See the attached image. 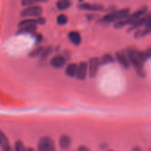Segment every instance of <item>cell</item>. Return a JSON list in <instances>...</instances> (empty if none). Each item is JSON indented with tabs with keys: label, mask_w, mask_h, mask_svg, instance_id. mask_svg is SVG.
Returning a JSON list of instances; mask_svg holds the SVG:
<instances>
[{
	"label": "cell",
	"mask_w": 151,
	"mask_h": 151,
	"mask_svg": "<svg viewBox=\"0 0 151 151\" xmlns=\"http://www.w3.org/2000/svg\"><path fill=\"white\" fill-rule=\"evenodd\" d=\"M128 57L131 64L134 66L137 73L140 78H145V72L144 70V63L150 58L147 52L139 51L136 49L129 48L126 51Z\"/></svg>",
	"instance_id": "cell-1"
},
{
	"label": "cell",
	"mask_w": 151,
	"mask_h": 151,
	"mask_svg": "<svg viewBox=\"0 0 151 151\" xmlns=\"http://www.w3.org/2000/svg\"><path fill=\"white\" fill-rule=\"evenodd\" d=\"M147 11H148V7L146 5L142 6V7H140L136 12L130 14L125 19L115 22L114 24V27L115 29H121V28L124 27L126 25H131V24L136 22L137 19H140L143 16H145L146 13H147Z\"/></svg>",
	"instance_id": "cell-2"
},
{
	"label": "cell",
	"mask_w": 151,
	"mask_h": 151,
	"mask_svg": "<svg viewBox=\"0 0 151 151\" xmlns=\"http://www.w3.org/2000/svg\"><path fill=\"white\" fill-rule=\"evenodd\" d=\"M130 15L129 8H123L119 10H114L106 14L100 19V22L103 23H111L125 19Z\"/></svg>",
	"instance_id": "cell-3"
},
{
	"label": "cell",
	"mask_w": 151,
	"mask_h": 151,
	"mask_svg": "<svg viewBox=\"0 0 151 151\" xmlns=\"http://www.w3.org/2000/svg\"><path fill=\"white\" fill-rule=\"evenodd\" d=\"M42 7L38 5L28 6L21 11L20 16L23 18H38L42 14Z\"/></svg>",
	"instance_id": "cell-4"
},
{
	"label": "cell",
	"mask_w": 151,
	"mask_h": 151,
	"mask_svg": "<svg viewBox=\"0 0 151 151\" xmlns=\"http://www.w3.org/2000/svg\"><path fill=\"white\" fill-rule=\"evenodd\" d=\"M38 150L40 151L55 150V145L51 138L48 137H41L38 143Z\"/></svg>",
	"instance_id": "cell-5"
},
{
	"label": "cell",
	"mask_w": 151,
	"mask_h": 151,
	"mask_svg": "<svg viewBox=\"0 0 151 151\" xmlns=\"http://www.w3.org/2000/svg\"><path fill=\"white\" fill-rule=\"evenodd\" d=\"M100 66H101L100 58L97 57L90 58L89 61H88V75H89L90 78H95Z\"/></svg>",
	"instance_id": "cell-6"
},
{
	"label": "cell",
	"mask_w": 151,
	"mask_h": 151,
	"mask_svg": "<svg viewBox=\"0 0 151 151\" xmlns=\"http://www.w3.org/2000/svg\"><path fill=\"white\" fill-rule=\"evenodd\" d=\"M88 72V63L86 62H81L78 64V72H77L76 78L80 81H84L87 76Z\"/></svg>",
	"instance_id": "cell-7"
},
{
	"label": "cell",
	"mask_w": 151,
	"mask_h": 151,
	"mask_svg": "<svg viewBox=\"0 0 151 151\" xmlns=\"http://www.w3.org/2000/svg\"><path fill=\"white\" fill-rule=\"evenodd\" d=\"M80 10H87V11H103L104 7L102 4H90V3H81L78 5Z\"/></svg>",
	"instance_id": "cell-8"
},
{
	"label": "cell",
	"mask_w": 151,
	"mask_h": 151,
	"mask_svg": "<svg viewBox=\"0 0 151 151\" xmlns=\"http://www.w3.org/2000/svg\"><path fill=\"white\" fill-rule=\"evenodd\" d=\"M116 58L117 59L119 64L125 69H128L130 67V65L131 64L130 62L129 58L128 57L127 52L125 53L124 52H117L116 53Z\"/></svg>",
	"instance_id": "cell-9"
},
{
	"label": "cell",
	"mask_w": 151,
	"mask_h": 151,
	"mask_svg": "<svg viewBox=\"0 0 151 151\" xmlns=\"http://www.w3.org/2000/svg\"><path fill=\"white\" fill-rule=\"evenodd\" d=\"M66 64V58L60 55L53 57L50 61V65L55 69H61Z\"/></svg>",
	"instance_id": "cell-10"
},
{
	"label": "cell",
	"mask_w": 151,
	"mask_h": 151,
	"mask_svg": "<svg viewBox=\"0 0 151 151\" xmlns=\"http://www.w3.org/2000/svg\"><path fill=\"white\" fill-rule=\"evenodd\" d=\"M149 18V13H146L145 16H143L142 17H141L140 19H137L136 22H134V23L131 24L130 25V27L128 29V32H131L133 30H135L136 29H138V28L141 27L143 25H145V24L147 23V19Z\"/></svg>",
	"instance_id": "cell-11"
},
{
	"label": "cell",
	"mask_w": 151,
	"mask_h": 151,
	"mask_svg": "<svg viewBox=\"0 0 151 151\" xmlns=\"http://www.w3.org/2000/svg\"><path fill=\"white\" fill-rule=\"evenodd\" d=\"M46 23V19L44 17L39 16L37 19H26L21 21L18 24L19 27L22 26H24L27 24H44Z\"/></svg>",
	"instance_id": "cell-12"
},
{
	"label": "cell",
	"mask_w": 151,
	"mask_h": 151,
	"mask_svg": "<svg viewBox=\"0 0 151 151\" xmlns=\"http://www.w3.org/2000/svg\"><path fill=\"white\" fill-rule=\"evenodd\" d=\"M37 29V26L35 24H30L22 26L19 27L18 31L16 32V35H21V34H32L35 32Z\"/></svg>",
	"instance_id": "cell-13"
},
{
	"label": "cell",
	"mask_w": 151,
	"mask_h": 151,
	"mask_svg": "<svg viewBox=\"0 0 151 151\" xmlns=\"http://www.w3.org/2000/svg\"><path fill=\"white\" fill-rule=\"evenodd\" d=\"M71 145H72V139L69 136L63 134L59 139V145H60V148L63 150L69 149Z\"/></svg>",
	"instance_id": "cell-14"
},
{
	"label": "cell",
	"mask_w": 151,
	"mask_h": 151,
	"mask_svg": "<svg viewBox=\"0 0 151 151\" xmlns=\"http://www.w3.org/2000/svg\"><path fill=\"white\" fill-rule=\"evenodd\" d=\"M68 37H69V39L74 45L78 46L81 44V36L80 35V33L77 31H71V32H69V35H68Z\"/></svg>",
	"instance_id": "cell-15"
},
{
	"label": "cell",
	"mask_w": 151,
	"mask_h": 151,
	"mask_svg": "<svg viewBox=\"0 0 151 151\" xmlns=\"http://www.w3.org/2000/svg\"><path fill=\"white\" fill-rule=\"evenodd\" d=\"M78 65H77L76 63H69L66 68V70H65V73L67 75L68 77H70V78H74V77H76L77 72H78Z\"/></svg>",
	"instance_id": "cell-16"
},
{
	"label": "cell",
	"mask_w": 151,
	"mask_h": 151,
	"mask_svg": "<svg viewBox=\"0 0 151 151\" xmlns=\"http://www.w3.org/2000/svg\"><path fill=\"white\" fill-rule=\"evenodd\" d=\"M72 5V1L71 0H58L56 3V7L59 10H65Z\"/></svg>",
	"instance_id": "cell-17"
},
{
	"label": "cell",
	"mask_w": 151,
	"mask_h": 151,
	"mask_svg": "<svg viewBox=\"0 0 151 151\" xmlns=\"http://www.w3.org/2000/svg\"><path fill=\"white\" fill-rule=\"evenodd\" d=\"M0 144H1V149L4 151L11 150V147L9 145L8 140L2 132L0 133Z\"/></svg>",
	"instance_id": "cell-18"
},
{
	"label": "cell",
	"mask_w": 151,
	"mask_h": 151,
	"mask_svg": "<svg viewBox=\"0 0 151 151\" xmlns=\"http://www.w3.org/2000/svg\"><path fill=\"white\" fill-rule=\"evenodd\" d=\"M151 33V28H147L145 27V29H139V30L136 31L135 33H134V38H141L142 37L146 36L147 35Z\"/></svg>",
	"instance_id": "cell-19"
},
{
	"label": "cell",
	"mask_w": 151,
	"mask_h": 151,
	"mask_svg": "<svg viewBox=\"0 0 151 151\" xmlns=\"http://www.w3.org/2000/svg\"><path fill=\"white\" fill-rule=\"evenodd\" d=\"M114 61V58L110 54H105L104 55L100 58V63H101V65L110 64V63H113Z\"/></svg>",
	"instance_id": "cell-20"
},
{
	"label": "cell",
	"mask_w": 151,
	"mask_h": 151,
	"mask_svg": "<svg viewBox=\"0 0 151 151\" xmlns=\"http://www.w3.org/2000/svg\"><path fill=\"white\" fill-rule=\"evenodd\" d=\"M52 51H53L52 47H50V46H48V47H44L42 53H41V55H40V58H41V60H46V59L47 58V57H48L50 55H51V53L52 52Z\"/></svg>",
	"instance_id": "cell-21"
},
{
	"label": "cell",
	"mask_w": 151,
	"mask_h": 151,
	"mask_svg": "<svg viewBox=\"0 0 151 151\" xmlns=\"http://www.w3.org/2000/svg\"><path fill=\"white\" fill-rule=\"evenodd\" d=\"M44 49V47H43L42 46H38V47H37L36 48L32 50V51L29 52V56L30 58H35L37 57V56H40L41 53H42Z\"/></svg>",
	"instance_id": "cell-22"
},
{
	"label": "cell",
	"mask_w": 151,
	"mask_h": 151,
	"mask_svg": "<svg viewBox=\"0 0 151 151\" xmlns=\"http://www.w3.org/2000/svg\"><path fill=\"white\" fill-rule=\"evenodd\" d=\"M48 0H22V5L24 7H28V6L34 5L36 3L39 2H46Z\"/></svg>",
	"instance_id": "cell-23"
},
{
	"label": "cell",
	"mask_w": 151,
	"mask_h": 151,
	"mask_svg": "<svg viewBox=\"0 0 151 151\" xmlns=\"http://www.w3.org/2000/svg\"><path fill=\"white\" fill-rule=\"evenodd\" d=\"M68 22V18L65 14H60L57 17V23L59 25H65Z\"/></svg>",
	"instance_id": "cell-24"
},
{
	"label": "cell",
	"mask_w": 151,
	"mask_h": 151,
	"mask_svg": "<svg viewBox=\"0 0 151 151\" xmlns=\"http://www.w3.org/2000/svg\"><path fill=\"white\" fill-rule=\"evenodd\" d=\"M15 150L17 151H24L26 150V149H25L23 142L20 140H18L15 143Z\"/></svg>",
	"instance_id": "cell-25"
},
{
	"label": "cell",
	"mask_w": 151,
	"mask_h": 151,
	"mask_svg": "<svg viewBox=\"0 0 151 151\" xmlns=\"http://www.w3.org/2000/svg\"><path fill=\"white\" fill-rule=\"evenodd\" d=\"M31 35L35 38V43L37 44H39L42 42L43 41V35L40 33H37L36 32H34L33 33H32Z\"/></svg>",
	"instance_id": "cell-26"
},
{
	"label": "cell",
	"mask_w": 151,
	"mask_h": 151,
	"mask_svg": "<svg viewBox=\"0 0 151 151\" xmlns=\"http://www.w3.org/2000/svg\"><path fill=\"white\" fill-rule=\"evenodd\" d=\"M145 27L147 28H151V12L149 13V18L148 19H147V23L145 24Z\"/></svg>",
	"instance_id": "cell-27"
},
{
	"label": "cell",
	"mask_w": 151,
	"mask_h": 151,
	"mask_svg": "<svg viewBox=\"0 0 151 151\" xmlns=\"http://www.w3.org/2000/svg\"><path fill=\"white\" fill-rule=\"evenodd\" d=\"M78 150H80V151H88V150H89V149H88V147H85V146H81L80 147H78Z\"/></svg>",
	"instance_id": "cell-28"
},
{
	"label": "cell",
	"mask_w": 151,
	"mask_h": 151,
	"mask_svg": "<svg viewBox=\"0 0 151 151\" xmlns=\"http://www.w3.org/2000/svg\"><path fill=\"white\" fill-rule=\"evenodd\" d=\"M93 18H94V15H87V19H88V20H91Z\"/></svg>",
	"instance_id": "cell-29"
},
{
	"label": "cell",
	"mask_w": 151,
	"mask_h": 151,
	"mask_svg": "<svg viewBox=\"0 0 151 151\" xmlns=\"http://www.w3.org/2000/svg\"><path fill=\"white\" fill-rule=\"evenodd\" d=\"M142 150V149L140 148V147H138L133 148V150Z\"/></svg>",
	"instance_id": "cell-30"
},
{
	"label": "cell",
	"mask_w": 151,
	"mask_h": 151,
	"mask_svg": "<svg viewBox=\"0 0 151 151\" xmlns=\"http://www.w3.org/2000/svg\"><path fill=\"white\" fill-rule=\"evenodd\" d=\"M78 1H83L84 0H78Z\"/></svg>",
	"instance_id": "cell-31"
}]
</instances>
